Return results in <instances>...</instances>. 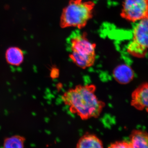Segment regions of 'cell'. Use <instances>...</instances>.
Returning a JSON list of instances; mask_svg holds the SVG:
<instances>
[{
    "label": "cell",
    "mask_w": 148,
    "mask_h": 148,
    "mask_svg": "<svg viewBox=\"0 0 148 148\" xmlns=\"http://www.w3.org/2000/svg\"><path fill=\"white\" fill-rule=\"evenodd\" d=\"M94 84L78 85L64 92L62 100L69 106L71 113L76 114L83 120L100 116L106 103L98 99L95 94Z\"/></svg>",
    "instance_id": "6da1fadb"
},
{
    "label": "cell",
    "mask_w": 148,
    "mask_h": 148,
    "mask_svg": "<svg viewBox=\"0 0 148 148\" xmlns=\"http://www.w3.org/2000/svg\"><path fill=\"white\" fill-rule=\"evenodd\" d=\"M95 3L92 1L70 0L60 17L61 28H84L93 16Z\"/></svg>",
    "instance_id": "7a4b0ae2"
},
{
    "label": "cell",
    "mask_w": 148,
    "mask_h": 148,
    "mask_svg": "<svg viewBox=\"0 0 148 148\" xmlns=\"http://www.w3.org/2000/svg\"><path fill=\"white\" fill-rule=\"evenodd\" d=\"M70 42L71 52L69 57L74 64L83 69L93 66L96 58V44L89 41L86 33L72 37Z\"/></svg>",
    "instance_id": "3957f363"
},
{
    "label": "cell",
    "mask_w": 148,
    "mask_h": 148,
    "mask_svg": "<svg viewBox=\"0 0 148 148\" xmlns=\"http://www.w3.org/2000/svg\"><path fill=\"white\" fill-rule=\"evenodd\" d=\"M148 18L139 21L133 30L132 40L127 48V53L137 58L145 57L148 49Z\"/></svg>",
    "instance_id": "277c9868"
},
{
    "label": "cell",
    "mask_w": 148,
    "mask_h": 148,
    "mask_svg": "<svg viewBox=\"0 0 148 148\" xmlns=\"http://www.w3.org/2000/svg\"><path fill=\"white\" fill-rule=\"evenodd\" d=\"M148 0H124L120 15L130 22H135L148 16Z\"/></svg>",
    "instance_id": "5b68a950"
},
{
    "label": "cell",
    "mask_w": 148,
    "mask_h": 148,
    "mask_svg": "<svg viewBox=\"0 0 148 148\" xmlns=\"http://www.w3.org/2000/svg\"><path fill=\"white\" fill-rule=\"evenodd\" d=\"M131 105L139 111L148 109V85L147 82L142 84L135 88L131 95Z\"/></svg>",
    "instance_id": "8992f818"
},
{
    "label": "cell",
    "mask_w": 148,
    "mask_h": 148,
    "mask_svg": "<svg viewBox=\"0 0 148 148\" xmlns=\"http://www.w3.org/2000/svg\"><path fill=\"white\" fill-rule=\"evenodd\" d=\"M114 79L121 84H126L132 81L135 73L132 68L127 64H122L117 66L113 71Z\"/></svg>",
    "instance_id": "52a82bcc"
},
{
    "label": "cell",
    "mask_w": 148,
    "mask_h": 148,
    "mask_svg": "<svg viewBox=\"0 0 148 148\" xmlns=\"http://www.w3.org/2000/svg\"><path fill=\"white\" fill-rule=\"evenodd\" d=\"M132 148H148L147 132L140 130H134L130 136Z\"/></svg>",
    "instance_id": "ba28073f"
},
{
    "label": "cell",
    "mask_w": 148,
    "mask_h": 148,
    "mask_svg": "<svg viewBox=\"0 0 148 148\" xmlns=\"http://www.w3.org/2000/svg\"><path fill=\"white\" fill-rule=\"evenodd\" d=\"M76 148H103L101 140L95 135L86 133L80 138Z\"/></svg>",
    "instance_id": "9c48e42d"
},
{
    "label": "cell",
    "mask_w": 148,
    "mask_h": 148,
    "mask_svg": "<svg viewBox=\"0 0 148 148\" xmlns=\"http://www.w3.org/2000/svg\"><path fill=\"white\" fill-rule=\"evenodd\" d=\"M5 57L8 64L12 66H18L23 62L24 53L19 48L13 47L7 50Z\"/></svg>",
    "instance_id": "30bf717a"
},
{
    "label": "cell",
    "mask_w": 148,
    "mask_h": 148,
    "mask_svg": "<svg viewBox=\"0 0 148 148\" xmlns=\"http://www.w3.org/2000/svg\"><path fill=\"white\" fill-rule=\"evenodd\" d=\"M3 148H24L23 138L18 136L7 138L4 143Z\"/></svg>",
    "instance_id": "8fae6325"
},
{
    "label": "cell",
    "mask_w": 148,
    "mask_h": 148,
    "mask_svg": "<svg viewBox=\"0 0 148 148\" xmlns=\"http://www.w3.org/2000/svg\"><path fill=\"white\" fill-rule=\"evenodd\" d=\"M108 148H132L130 142L126 141H118L112 143Z\"/></svg>",
    "instance_id": "7c38bea8"
},
{
    "label": "cell",
    "mask_w": 148,
    "mask_h": 148,
    "mask_svg": "<svg viewBox=\"0 0 148 148\" xmlns=\"http://www.w3.org/2000/svg\"><path fill=\"white\" fill-rule=\"evenodd\" d=\"M52 69L53 70L51 71V75L53 78L57 77L59 75V71L58 69H56V68H53Z\"/></svg>",
    "instance_id": "4fadbf2b"
}]
</instances>
